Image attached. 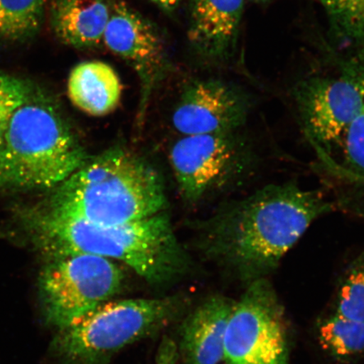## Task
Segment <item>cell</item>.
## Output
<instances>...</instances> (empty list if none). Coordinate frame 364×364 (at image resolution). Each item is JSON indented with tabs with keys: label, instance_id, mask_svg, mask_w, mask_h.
I'll use <instances>...</instances> for the list:
<instances>
[{
	"label": "cell",
	"instance_id": "obj_11",
	"mask_svg": "<svg viewBox=\"0 0 364 364\" xmlns=\"http://www.w3.org/2000/svg\"><path fill=\"white\" fill-rule=\"evenodd\" d=\"M250 110L248 95L215 79L193 80L184 86L172 113V125L182 136L236 133Z\"/></svg>",
	"mask_w": 364,
	"mask_h": 364
},
{
	"label": "cell",
	"instance_id": "obj_21",
	"mask_svg": "<svg viewBox=\"0 0 364 364\" xmlns=\"http://www.w3.org/2000/svg\"><path fill=\"white\" fill-rule=\"evenodd\" d=\"M28 80L0 73V140L18 105L24 97Z\"/></svg>",
	"mask_w": 364,
	"mask_h": 364
},
{
	"label": "cell",
	"instance_id": "obj_9",
	"mask_svg": "<svg viewBox=\"0 0 364 364\" xmlns=\"http://www.w3.org/2000/svg\"><path fill=\"white\" fill-rule=\"evenodd\" d=\"M247 156L236 133L188 135L173 144L170 163L181 195L196 203L244 169Z\"/></svg>",
	"mask_w": 364,
	"mask_h": 364
},
{
	"label": "cell",
	"instance_id": "obj_2",
	"mask_svg": "<svg viewBox=\"0 0 364 364\" xmlns=\"http://www.w3.org/2000/svg\"><path fill=\"white\" fill-rule=\"evenodd\" d=\"M28 223L48 258L93 255L125 264L154 286L174 283L189 270L188 256L164 212L125 224L99 225L43 208Z\"/></svg>",
	"mask_w": 364,
	"mask_h": 364
},
{
	"label": "cell",
	"instance_id": "obj_13",
	"mask_svg": "<svg viewBox=\"0 0 364 364\" xmlns=\"http://www.w3.org/2000/svg\"><path fill=\"white\" fill-rule=\"evenodd\" d=\"M234 306L230 299L213 296L186 318L180 336L186 364H220L225 359V331Z\"/></svg>",
	"mask_w": 364,
	"mask_h": 364
},
{
	"label": "cell",
	"instance_id": "obj_7",
	"mask_svg": "<svg viewBox=\"0 0 364 364\" xmlns=\"http://www.w3.org/2000/svg\"><path fill=\"white\" fill-rule=\"evenodd\" d=\"M294 97L304 133L326 163L364 107V48L338 77H311L296 86Z\"/></svg>",
	"mask_w": 364,
	"mask_h": 364
},
{
	"label": "cell",
	"instance_id": "obj_4",
	"mask_svg": "<svg viewBox=\"0 0 364 364\" xmlns=\"http://www.w3.org/2000/svg\"><path fill=\"white\" fill-rule=\"evenodd\" d=\"M88 158L56 100L28 80L0 140V188H56Z\"/></svg>",
	"mask_w": 364,
	"mask_h": 364
},
{
	"label": "cell",
	"instance_id": "obj_23",
	"mask_svg": "<svg viewBox=\"0 0 364 364\" xmlns=\"http://www.w3.org/2000/svg\"><path fill=\"white\" fill-rule=\"evenodd\" d=\"M254 1H257V2H265V1H267V0H254Z\"/></svg>",
	"mask_w": 364,
	"mask_h": 364
},
{
	"label": "cell",
	"instance_id": "obj_3",
	"mask_svg": "<svg viewBox=\"0 0 364 364\" xmlns=\"http://www.w3.org/2000/svg\"><path fill=\"white\" fill-rule=\"evenodd\" d=\"M53 190L45 209L99 225L144 220L162 213L167 203L158 171L146 159L122 146L89 156Z\"/></svg>",
	"mask_w": 364,
	"mask_h": 364
},
{
	"label": "cell",
	"instance_id": "obj_17",
	"mask_svg": "<svg viewBox=\"0 0 364 364\" xmlns=\"http://www.w3.org/2000/svg\"><path fill=\"white\" fill-rule=\"evenodd\" d=\"M323 349L336 358H347L364 353V321L336 314L318 329Z\"/></svg>",
	"mask_w": 364,
	"mask_h": 364
},
{
	"label": "cell",
	"instance_id": "obj_10",
	"mask_svg": "<svg viewBox=\"0 0 364 364\" xmlns=\"http://www.w3.org/2000/svg\"><path fill=\"white\" fill-rule=\"evenodd\" d=\"M103 43L129 63L141 83L138 122L142 126L153 90L168 70L167 54L161 35L151 23L122 2L113 1Z\"/></svg>",
	"mask_w": 364,
	"mask_h": 364
},
{
	"label": "cell",
	"instance_id": "obj_22",
	"mask_svg": "<svg viewBox=\"0 0 364 364\" xmlns=\"http://www.w3.org/2000/svg\"><path fill=\"white\" fill-rule=\"evenodd\" d=\"M152 1L156 2L163 7L172 8L175 7L181 0H152Z\"/></svg>",
	"mask_w": 364,
	"mask_h": 364
},
{
	"label": "cell",
	"instance_id": "obj_14",
	"mask_svg": "<svg viewBox=\"0 0 364 364\" xmlns=\"http://www.w3.org/2000/svg\"><path fill=\"white\" fill-rule=\"evenodd\" d=\"M113 0H52L50 24L61 43L80 49L103 43Z\"/></svg>",
	"mask_w": 364,
	"mask_h": 364
},
{
	"label": "cell",
	"instance_id": "obj_12",
	"mask_svg": "<svg viewBox=\"0 0 364 364\" xmlns=\"http://www.w3.org/2000/svg\"><path fill=\"white\" fill-rule=\"evenodd\" d=\"M245 0H191L188 40L202 57L224 60L233 51Z\"/></svg>",
	"mask_w": 364,
	"mask_h": 364
},
{
	"label": "cell",
	"instance_id": "obj_6",
	"mask_svg": "<svg viewBox=\"0 0 364 364\" xmlns=\"http://www.w3.org/2000/svg\"><path fill=\"white\" fill-rule=\"evenodd\" d=\"M125 273L116 262L87 254L48 258L38 290L46 321L58 330L74 324L124 287Z\"/></svg>",
	"mask_w": 364,
	"mask_h": 364
},
{
	"label": "cell",
	"instance_id": "obj_5",
	"mask_svg": "<svg viewBox=\"0 0 364 364\" xmlns=\"http://www.w3.org/2000/svg\"><path fill=\"white\" fill-rule=\"evenodd\" d=\"M181 296L108 301L59 332L53 352L59 364H110L115 355L178 317Z\"/></svg>",
	"mask_w": 364,
	"mask_h": 364
},
{
	"label": "cell",
	"instance_id": "obj_19",
	"mask_svg": "<svg viewBox=\"0 0 364 364\" xmlns=\"http://www.w3.org/2000/svg\"><path fill=\"white\" fill-rule=\"evenodd\" d=\"M330 166L364 182V107L346 132Z\"/></svg>",
	"mask_w": 364,
	"mask_h": 364
},
{
	"label": "cell",
	"instance_id": "obj_1",
	"mask_svg": "<svg viewBox=\"0 0 364 364\" xmlns=\"http://www.w3.org/2000/svg\"><path fill=\"white\" fill-rule=\"evenodd\" d=\"M333 209L317 191L268 185L231 203L207 227V249L244 280L274 270L318 217Z\"/></svg>",
	"mask_w": 364,
	"mask_h": 364
},
{
	"label": "cell",
	"instance_id": "obj_8",
	"mask_svg": "<svg viewBox=\"0 0 364 364\" xmlns=\"http://www.w3.org/2000/svg\"><path fill=\"white\" fill-rule=\"evenodd\" d=\"M227 364H289L283 309L269 282H250L235 304L224 343Z\"/></svg>",
	"mask_w": 364,
	"mask_h": 364
},
{
	"label": "cell",
	"instance_id": "obj_16",
	"mask_svg": "<svg viewBox=\"0 0 364 364\" xmlns=\"http://www.w3.org/2000/svg\"><path fill=\"white\" fill-rule=\"evenodd\" d=\"M48 0H0V44L26 43L39 33Z\"/></svg>",
	"mask_w": 364,
	"mask_h": 364
},
{
	"label": "cell",
	"instance_id": "obj_15",
	"mask_svg": "<svg viewBox=\"0 0 364 364\" xmlns=\"http://www.w3.org/2000/svg\"><path fill=\"white\" fill-rule=\"evenodd\" d=\"M122 93L119 76L106 63H80L68 76V97L77 108L90 116L102 117L115 111Z\"/></svg>",
	"mask_w": 364,
	"mask_h": 364
},
{
	"label": "cell",
	"instance_id": "obj_18",
	"mask_svg": "<svg viewBox=\"0 0 364 364\" xmlns=\"http://www.w3.org/2000/svg\"><path fill=\"white\" fill-rule=\"evenodd\" d=\"M332 30L349 42L364 41V0H321Z\"/></svg>",
	"mask_w": 364,
	"mask_h": 364
},
{
	"label": "cell",
	"instance_id": "obj_20",
	"mask_svg": "<svg viewBox=\"0 0 364 364\" xmlns=\"http://www.w3.org/2000/svg\"><path fill=\"white\" fill-rule=\"evenodd\" d=\"M338 315L364 321V250L350 266L338 297Z\"/></svg>",
	"mask_w": 364,
	"mask_h": 364
}]
</instances>
